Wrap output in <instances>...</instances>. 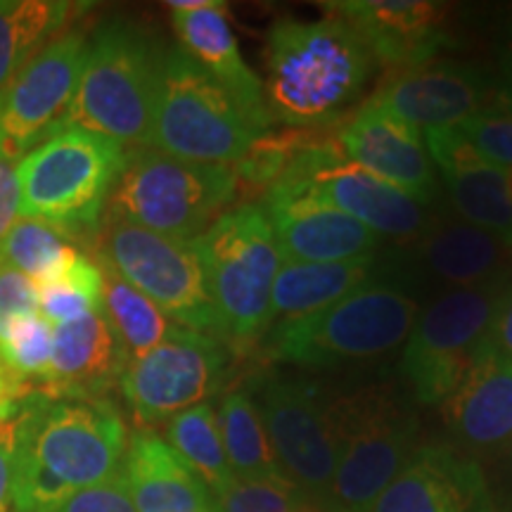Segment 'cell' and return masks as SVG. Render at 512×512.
Masks as SVG:
<instances>
[{
    "label": "cell",
    "mask_w": 512,
    "mask_h": 512,
    "mask_svg": "<svg viewBox=\"0 0 512 512\" xmlns=\"http://www.w3.org/2000/svg\"><path fill=\"white\" fill-rule=\"evenodd\" d=\"M31 394L36 392L29 384L19 382L15 375L8 373V370H0V422L15 418Z\"/></svg>",
    "instance_id": "cell-41"
},
{
    "label": "cell",
    "mask_w": 512,
    "mask_h": 512,
    "mask_svg": "<svg viewBox=\"0 0 512 512\" xmlns=\"http://www.w3.org/2000/svg\"><path fill=\"white\" fill-rule=\"evenodd\" d=\"M53 325L41 313L19 318L0 339V363L19 382L41 389L53 356Z\"/></svg>",
    "instance_id": "cell-34"
},
{
    "label": "cell",
    "mask_w": 512,
    "mask_h": 512,
    "mask_svg": "<svg viewBox=\"0 0 512 512\" xmlns=\"http://www.w3.org/2000/svg\"><path fill=\"white\" fill-rule=\"evenodd\" d=\"M238 181L230 166L183 162L140 147L126 155L110 195V219L164 238L192 242L233 207Z\"/></svg>",
    "instance_id": "cell-8"
},
{
    "label": "cell",
    "mask_w": 512,
    "mask_h": 512,
    "mask_svg": "<svg viewBox=\"0 0 512 512\" xmlns=\"http://www.w3.org/2000/svg\"><path fill=\"white\" fill-rule=\"evenodd\" d=\"M448 432L465 451L489 453L512 439V361L484 344L475 363L441 403Z\"/></svg>",
    "instance_id": "cell-24"
},
{
    "label": "cell",
    "mask_w": 512,
    "mask_h": 512,
    "mask_svg": "<svg viewBox=\"0 0 512 512\" xmlns=\"http://www.w3.org/2000/svg\"><path fill=\"white\" fill-rule=\"evenodd\" d=\"M88 38L81 29H64L0 91V152L19 162L60 131L79 86Z\"/></svg>",
    "instance_id": "cell-15"
},
{
    "label": "cell",
    "mask_w": 512,
    "mask_h": 512,
    "mask_svg": "<svg viewBox=\"0 0 512 512\" xmlns=\"http://www.w3.org/2000/svg\"><path fill=\"white\" fill-rule=\"evenodd\" d=\"M128 152L114 140L60 128L17 164L19 216L46 221L67 235L98 226Z\"/></svg>",
    "instance_id": "cell-7"
},
{
    "label": "cell",
    "mask_w": 512,
    "mask_h": 512,
    "mask_svg": "<svg viewBox=\"0 0 512 512\" xmlns=\"http://www.w3.org/2000/svg\"><path fill=\"white\" fill-rule=\"evenodd\" d=\"M221 339L252 347L271 328V292L283 268L271 223L261 204H240L219 216L195 240Z\"/></svg>",
    "instance_id": "cell-6"
},
{
    "label": "cell",
    "mask_w": 512,
    "mask_h": 512,
    "mask_svg": "<svg viewBox=\"0 0 512 512\" xmlns=\"http://www.w3.org/2000/svg\"><path fill=\"white\" fill-rule=\"evenodd\" d=\"M418 313V297L377 264L375 278L339 302L302 318L275 320L261 337V354L302 368L370 361L401 347Z\"/></svg>",
    "instance_id": "cell-3"
},
{
    "label": "cell",
    "mask_w": 512,
    "mask_h": 512,
    "mask_svg": "<svg viewBox=\"0 0 512 512\" xmlns=\"http://www.w3.org/2000/svg\"><path fill=\"white\" fill-rule=\"evenodd\" d=\"M439 166L451 211L512 247V190L508 174L479 155L458 128H434L425 140Z\"/></svg>",
    "instance_id": "cell-22"
},
{
    "label": "cell",
    "mask_w": 512,
    "mask_h": 512,
    "mask_svg": "<svg viewBox=\"0 0 512 512\" xmlns=\"http://www.w3.org/2000/svg\"><path fill=\"white\" fill-rule=\"evenodd\" d=\"M501 69H505V72H512V27L508 31V38H505V48L501 55Z\"/></svg>",
    "instance_id": "cell-44"
},
{
    "label": "cell",
    "mask_w": 512,
    "mask_h": 512,
    "mask_svg": "<svg viewBox=\"0 0 512 512\" xmlns=\"http://www.w3.org/2000/svg\"><path fill=\"white\" fill-rule=\"evenodd\" d=\"M256 138L226 88L183 48H166L147 147L183 162L233 169Z\"/></svg>",
    "instance_id": "cell-9"
},
{
    "label": "cell",
    "mask_w": 512,
    "mask_h": 512,
    "mask_svg": "<svg viewBox=\"0 0 512 512\" xmlns=\"http://www.w3.org/2000/svg\"><path fill=\"white\" fill-rule=\"evenodd\" d=\"M259 204L266 211L283 261L290 264L370 259L380 247L373 230L323 202L304 185H280Z\"/></svg>",
    "instance_id": "cell-16"
},
{
    "label": "cell",
    "mask_w": 512,
    "mask_h": 512,
    "mask_svg": "<svg viewBox=\"0 0 512 512\" xmlns=\"http://www.w3.org/2000/svg\"><path fill=\"white\" fill-rule=\"evenodd\" d=\"M22 413V411H19ZM19 413L0 422V512L12 510V486H15Z\"/></svg>",
    "instance_id": "cell-39"
},
{
    "label": "cell",
    "mask_w": 512,
    "mask_h": 512,
    "mask_svg": "<svg viewBox=\"0 0 512 512\" xmlns=\"http://www.w3.org/2000/svg\"><path fill=\"white\" fill-rule=\"evenodd\" d=\"M508 285L448 290L420 309L401 356V375L415 401L441 406L456 392L489 342L498 302Z\"/></svg>",
    "instance_id": "cell-10"
},
{
    "label": "cell",
    "mask_w": 512,
    "mask_h": 512,
    "mask_svg": "<svg viewBox=\"0 0 512 512\" xmlns=\"http://www.w3.org/2000/svg\"><path fill=\"white\" fill-rule=\"evenodd\" d=\"M124 453L126 427L110 401L31 394L19 413L12 510L50 512L117 475Z\"/></svg>",
    "instance_id": "cell-1"
},
{
    "label": "cell",
    "mask_w": 512,
    "mask_h": 512,
    "mask_svg": "<svg viewBox=\"0 0 512 512\" xmlns=\"http://www.w3.org/2000/svg\"><path fill=\"white\" fill-rule=\"evenodd\" d=\"M216 418L235 479L280 475L254 394H249L245 387L228 389Z\"/></svg>",
    "instance_id": "cell-30"
},
{
    "label": "cell",
    "mask_w": 512,
    "mask_h": 512,
    "mask_svg": "<svg viewBox=\"0 0 512 512\" xmlns=\"http://www.w3.org/2000/svg\"><path fill=\"white\" fill-rule=\"evenodd\" d=\"M377 273V256L339 264H290L278 271L271 292V325L302 318L339 302Z\"/></svg>",
    "instance_id": "cell-27"
},
{
    "label": "cell",
    "mask_w": 512,
    "mask_h": 512,
    "mask_svg": "<svg viewBox=\"0 0 512 512\" xmlns=\"http://www.w3.org/2000/svg\"><path fill=\"white\" fill-rule=\"evenodd\" d=\"M337 467L320 512H370L418 451L420 420L394 384H366L330 399Z\"/></svg>",
    "instance_id": "cell-5"
},
{
    "label": "cell",
    "mask_w": 512,
    "mask_h": 512,
    "mask_svg": "<svg viewBox=\"0 0 512 512\" xmlns=\"http://www.w3.org/2000/svg\"><path fill=\"white\" fill-rule=\"evenodd\" d=\"M285 185H304L323 202L373 230L377 238L394 240L399 245H408L418 238L430 219V209L392 183L382 181L373 171L349 162L344 155L332 157L302 181Z\"/></svg>",
    "instance_id": "cell-21"
},
{
    "label": "cell",
    "mask_w": 512,
    "mask_h": 512,
    "mask_svg": "<svg viewBox=\"0 0 512 512\" xmlns=\"http://www.w3.org/2000/svg\"><path fill=\"white\" fill-rule=\"evenodd\" d=\"M50 512H136V508H133L126 479L119 470L107 482L76 491L74 496H69Z\"/></svg>",
    "instance_id": "cell-37"
},
{
    "label": "cell",
    "mask_w": 512,
    "mask_h": 512,
    "mask_svg": "<svg viewBox=\"0 0 512 512\" xmlns=\"http://www.w3.org/2000/svg\"><path fill=\"white\" fill-rule=\"evenodd\" d=\"M121 475L136 512H214L202 479L155 432L133 434Z\"/></svg>",
    "instance_id": "cell-26"
},
{
    "label": "cell",
    "mask_w": 512,
    "mask_h": 512,
    "mask_svg": "<svg viewBox=\"0 0 512 512\" xmlns=\"http://www.w3.org/2000/svg\"><path fill=\"white\" fill-rule=\"evenodd\" d=\"M460 136L498 169L512 171V119L501 112H482L458 126Z\"/></svg>",
    "instance_id": "cell-36"
},
{
    "label": "cell",
    "mask_w": 512,
    "mask_h": 512,
    "mask_svg": "<svg viewBox=\"0 0 512 512\" xmlns=\"http://www.w3.org/2000/svg\"><path fill=\"white\" fill-rule=\"evenodd\" d=\"M254 401L280 475L290 479L320 512L337 467L328 396L309 380L268 377L259 384Z\"/></svg>",
    "instance_id": "cell-14"
},
{
    "label": "cell",
    "mask_w": 512,
    "mask_h": 512,
    "mask_svg": "<svg viewBox=\"0 0 512 512\" xmlns=\"http://www.w3.org/2000/svg\"><path fill=\"white\" fill-rule=\"evenodd\" d=\"M128 361L110 320L95 311L53 330V356L38 392L50 399H98V394L119 384Z\"/></svg>",
    "instance_id": "cell-25"
},
{
    "label": "cell",
    "mask_w": 512,
    "mask_h": 512,
    "mask_svg": "<svg viewBox=\"0 0 512 512\" xmlns=\"http://www.w3.org/2000/svg\"><path fill=\"white\" fill-rule=\"evenodd\" d=\"M489 339L508 361H512V283L508 285V290L503 292L501 302H498Z\"/></svg>",
    "instance_id": "cell-42"
},
{
    "label": "cell",
    "mask_w": 512,
    "mask_h": 512,
    "mask_svg": "<svg viewBox=\"0 0 512 512\" xmlns=\"http://www.w3.org/2000/svg\"><path fill=\"white\" fill-rule=\"evenodd\" d=\"M375 64L363 36L335 12L309 22L278 19L266 34L261 83L271 121L292 128L332 124L361 95Z\"/></svg>",
    "instance_id": "cell-2"
},
{
    "label": "cell",
    "mask_w": 512,
    "mask_h": 512,
    "mask_svg": "<svg viewBox=\"0 0 512 512\" xmlns=\"http://www.w3.org/2000/svg\"><path fill=\"white\" fill-rule=\"evenodd\" d=\"M230 373V349L219 337L181 328L121 375V394L140 425L169 422L219 394Z\"/></svg>",
    "instance_id": "cell-13"
},
{
    "label": "cell",
    "mask_w": 512,
    "mask_h": 512,
    "mask_svg": "<svg viewBox=\"0 0 512 512\" xmlns=\"http://www.w3.org/2000/svg\"><path fill=\"white\" fill-rule=\"evenodd\" d=\"M380 271L413 294L434 290L437 297L448 290L512 283V247L448 209L430 214L418 238L387 256Z\"/></svg>",
    "instance_id": "cell-12"
},
{
    "label": "cell",
    "mask_w": 512,
    "mask_h": 512,
    "mask_svg": "<svg viewBox=\"0 0 512 512\" xmlns=\"http://www.w3.org/2000/svg\"><path fill=\"white\" fill-rule=\"evenodd\" d=\"M494 79L460 62H432L401 69L366 105L406 121L418 131L458 128L491 110Z\"/></svg>",
    "instance_id": "cell-17"
},
{
    "label": "cell",
    "mask_w": 512,
    "mask_h": 512,
    "mask_svg": "<svg viewBox=\"0 0 512 512\" xmlns=\"http://www.w3.org/2000/svg\"><path fill=\"white\" fill-rule=\"evenodd\" d=\"M171 19L185 53L221 88H226L249 126L259 136H266L273 121L264 100V88L240 53L238 38L228 22V5L221 0H209L200 10L171 12Z\"/></svg>",
    "instance_id": "cell-23"
},
{
    "label": "cell",
    "mask_w": 512,
    "mask_h": 512,
    "mask_svg": "<svg viewBox=\"0 0 512 512\" xmlns=\"http://www.w3.org/2000/svg\"><path fill=\"white\" fill-rule=\"evenodd\" d=\"M491 110L501 112L508 119H512V72H505V69H501V74L494 79Z\"/></svg>",
    "instance_id": "cell-43"
},
{
    "label": "cell",
    "mask_w": 512,
    "mask_h": 512,
    "mask_svg": "<svg viewBox=\"0 0 512 512\" xmlns=\"http://www.w3.org/2000/svg\"><path fill=\"white\" fill-rule=\"evenodd\" d=\"M325 10L354 27L377 62L411 69L427 64L448 43V8L430 0H339Z\"/></svg>",
    "instance_id": "cell-20"
},
{
    "label": "cell",
    "mask_w": 512,
    "mask_h": 512,
    "mask_svg": "<svg viewBox=\"0 0 512 512\" xmlns=\"http://www.w3.org/2000/svg\"><path fill=\"white\" fill-rule=\"evenodd\" d=\"M166 444L202 479L211 496L235 482L211 403L192 406L166 422Z\"/></svg>",
    "instance_id": "cell-31"
},
{
    "label": "cell",
    "mask_w": 512,
    "mask_h": 512,
    "mask_svg": "<svg viewBox=\"0 0 512 512\" xmlns=\"http://www.w3.org/2000/svg\"><path fill=\"white\" fill-rule=\"evenodd\" d=\"M17 159L0 152V240L5 238L19 216V181Z\"/></svg>",
    "instance_id": "cell-40"
},
{
    "label": "cell",
    "mask_w": 512,
    "mask_h": 512,
    "mask_svg": "<svg viewBox=\"0 0 512 512\" xmlns=\"http://www.w3.org/2000/svg\"><path fill=\"white\" fill-rule=\"evenodd\" d=\"M95 261L102 271V313L110 320L131 361L145 356L181 330V325H176L136 287L128 285L114 268L100 259Z\"/></svg>",
    "instance_id": "cell-29"
},
{
    "label": "cell",
    "mask_w": 512,
    "mask_h": 512,
    "mask_svg": "<svg viewBox=\"0 0 512 512\" xmlns=\"http://www.w3.org/2000/svg\"><path fill=\"white\" fill-rule=\"evenodd\" d=\"M214 512H318L309 498L283 475L235 479L211 496Z\"/></svg>",
    "instance_id": "cell-35"
},
{
    "label": "cell",
    "mask_w": 512,
    "mask_h": 512,
    "mask_svg": "<svg viewBox=\"0 0 512 512\" xmlns=\"http://www.w3.org/2000/svg\"><path fill=\"white\" fill-rule=\"evenodd\" d=\"M36 309L53 328L102 311V271L98 261L76 252L60 273L36 285Z\"/></svg>",
    "instance_id": "cell-33"
},
{
    "label": "cell",
    "mask_w": 512,
    "mask_h": 512,
    "mask_svg": "<svg viewBox=\"0 0 512 512\" xmlns=\"http://www.w3.org/2000/svg\"><path fill=\"white\" fill-rule=\"evenodd\" d=\"M79 252L72 245V235L38 219H19L12 223L0 240V264L27 275L34 285L46 283Z\"/></svg>",
    "instance_id": "cell-32"
},
{
    "label": "cell",
    "mask_w": 512,
    "mask_h": 512,
    "mask_svg": "<svg viewBox=\"0 0 512 512\" xmlns=\"http://www.w3.org/2000/svg\"><path fill=\"white\" fill-rule=\"evenodd\" d=\"M91 5L62 0H0V91L46 43Z\"/></svg>",
    "instance_id": "cell-28"
},
{
    "label": "cell",
    "mask_w": 512,
    "mask_h": 512,
    "mask_svg": "<svg viewBox=\"0 0 512 512\" xmlns=\"http://www.w3.org/2000/svg\"><path fill=\"white\" fill-rule=\"evenodd\" d=\"M166 48L150 31L112 17L88 38L76 95L60 128H83L121 147L150 145Z\"/></svg>",
    "instance_id": "cell-4"
},
{
    "label": "cell",
    "mask_w": 512,
    "mask_h": 512,
    "mask_svg": "<svg viewBox=\"0 0 512 512\" xmlns=\"http://www.w3.org/2000/svg\"><path fill=\"white\" fill-rule=\"evenodd\" d=\"M337 143L349 162L373 171L422 207H430L437 197L439 185L430 150L422 143L418 128L406 121L363 105L347 124L337 128Z\"/></svg>",
    "instance_id": "cell-18"
},
{
    "label": "cell",
    "mask_w": 512,
    "mask_h": 512,
    "mask_svg": "<svg viewBox=\"0 0 512 512\" xmlns=\"http://www.w3.org/2000/svg\"><path fill=\"white\" fill-rule=\"evenodd\" d=\"M508 448H510V456H512V439L508 441Z\"/></svg>",
    "instance_id": "cell-45"
},
{
    "label": "cell",
    "mask_w": 512,
    "mask_h": 512,
    "mask_svg": "<svg viewBox=\"0 0 512 512\" xmlns=\"http://www.w3.org/2000/svg\"><path fill=\"white\" fill-rule=\"evenodd\" d=\"M370 512H496L482 467L448 446H420Z\"/></svg>",
    "instance_id": "cell-19"
},
{
    "label": "cell",
    "mask_w": 512,
    "mask_h": 512,
    "mask_svg": "<svg viewBox=\"0 0 512 512\" xmlns=\"http://www.w3.org/2000/svg\"><path fill=\"white\" fill-rule=\"evenodd\" d=\"M95 259L114 268L176 325L221 339L219 316L195 240L164 238L133 223L107 219Z\"/></svg>",
    "instance_id": "cell-11"
},
{
    "label": "cell",
    "mask_w": 512,
    "mask_h": 512,
    "mask_svg": "<svg viewBox=\"0 0 512 512\" xmlns=\"http://www.w3.org/2000/svg\"><path fill=\"white\" fill-rule=\"evenodd\" d=\"M38 313L36 285L15 268L0 264V339L19 318Z\"/></svg>",
    "instance_id": "cell-38"
}]
</instances>
